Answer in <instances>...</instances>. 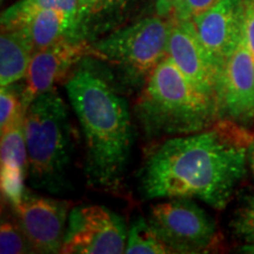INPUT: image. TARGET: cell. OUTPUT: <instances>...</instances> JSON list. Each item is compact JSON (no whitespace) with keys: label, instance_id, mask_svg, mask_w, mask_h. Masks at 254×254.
I'll return each instance as SVG.
<instances>
[{"label":"cell","instance_id":"obj_1","mask_svg":"<svg viewBox=\"0 0 254 254\" xmlns=\"http://www.w3.org/2000/svg\"><path fill=\"white\" fill-rule=\"evenodd\" d=\"M252 136L219 119L202 131L168 138L148 154L139 173L145 199H198L224 209L246 176Z\"/></svg>","mask_w":254,"mask_h":254},{"label":"cell","instance_id":"obj_2","mask_svg":"<svg viewBox=\"0 0 254 254\" xmlns=\"http://www.w3.org/2000/svg\"><path fill=\"white\" fill-rule=\"evenodd\" d=\"M82 59L65 88L81 126L86 145L85 174L95 189L117 190L122 186L133 147L128 104L114 90L109 74Z\"/></svg>","mask_w":254,"mask_h":254},{"label":"cell","instance_id":"obj_3","mask_svg":"<svg viewBox=\"0 0 254 254\" xmlns=\"http://www.w3.org/2000/svg\"><path fill=\"white\" fill-rule=\"evenodd\" d=\"M135 116L148 138L190 134L219 118L217 104L190 85L167 56L139 94Z\"/></svg>","mask_w":254,"mask_h":254},{"label":"cell","instance_id":"obj_4","mask_svg":"<svg viewBox=\"0 0 254 254\" xmlns=\"http://www.w3.org/2000/svg\"><path fill=\"white\" fill-rule=\"evenodd\" d=\"M23 129L30 185L60 194L69 187L73 138L67 106L56 88L38 95L30 104Z\"/></svg>","mask_w":254,"mask_h":254},{"label":"cell","instance_id":"obj_5","mask_svg":"<svg viewBox=\"0 0 254 254\" xmlns=\"http://www.w3.org/2000/svg\"><path fill=\"white\" fill-rule=\"evenodd\" d=\"M171 26L172 19L157 14L119 28L92 44L93 59L109 64L126 86L142 88L167 57Z\"/></svg>","mask_w":254,"mask_h":254},{"label":"cell","instance_id":"obj_6","mask_svg":"<svg viewBox=\"0 0 254 254\" xmlns=\"http://www.w3.org/2000/svg\"><path fill=\"white\" fill-rule=\"evenodd\" d=\"M150 222L172 253H201L218 239L217 225L190 198H171L153 205Z\"/></svg>","mask_w":254,"mask_h":254},{"label":"cell","instance_id":"obj_7","mask_svg":"<svg viewBox=\"0 0 254 254\" xmlns=\"http://www.w3.org/2000/svg\"><path fill=\"white\" fill-rule=\"evenodd\" d=\"M127 228L122 217L100 205H79L72 208L62 253H125Z\"/></svg>","mask_w":254,"mask_h":254},{"label":"cell","instance_id":"obj_8","mask_svg":"<svg viewBox=\"0 0 254 254\" xmlns=\"http://www.w3.org/2000/svg\"><path fill=\"white\" fill-rule=\"evenodd\" d=\"M87 57L94 58L92 44L88 40L74 38H65L34 52L24 78L26 80L23 87L25 111L38 95L53 90L56 84L64 80Z\"/></svg>","mask_w":254,"mask_h":254},{"label":"cell","instance_id":"obj_9","mask_svg":"<svg viewBox=\"0 0 254 254\" xmlns=\"http://www.w3.org/2000/svg\"><path fill=\"white\" fill-rule=\"evenodd\" d=\"M215 101L219 119L239 125L254 120V58L244 36L221 69Z\"/></svg>","mask_w":254,"mask_h":254},{"label":"cell","instance_id":"obj_10","mask_svg":"<svg viewBox=\"0 0 254 254\" xmlns=\"http://www.w3.org/2000/svg\"><path fill=\"white\" fill-rule=\"evenodd\" d=\"M14 211L34 252L62 253L69 215L67 201L25 190Z\"/></svg>","mask_w":254,"mask_h":254},{"label":"cell","instance_id":"obj_11","mask_svg":"<svg viewBox=\"0 0 254 254\" xmlns=\"http://www.w3.org/2000/svg\"><path fill=\"white\" fill-rule=\"evenodd\" d=\"M244 9L245 0H219L192 20L217 71L218 80L227 59L244 36Z\"/></svg>","mask_w":254,"mask_h":254},{"label":"cell","instance_id":"obj_12","mask_svg":"<svg viewBox=\"0 0 254 254\" xmlns=\"http://www.w3.org/2000/svg\"><path fill=\"white\" fill-rule=\"evenodd\" d=\"M167 56L195 90L217 104V71L192 20L177 21L172 19Z\"/></svg>","mask_w":254,"mask_h":254},{"label":"cell","instance_id":"obj_13","mask_svg":"<svg viewBox=\"0 0 254 254\" xmlns=\"http://www.w3.org/2000/svg\"><path fill=\"white\" fill-rule=\"evenodd\" d=\"M23 124L24 120L1 133V147H0L1 192L6 200L13 206V208L17 207L23 199L25 178L28 172L27 150Z\"/></svg>","mask_w":254,"mask_h":254},{"label":"cell","instance_id":"obj_14","mask_svg":"<svg viewBox=\"0 0 254 254\" xmlns=\"http://www.w3.org/2000/svg\"><path fill=\"white\" fill-rule=\"evenodd\" d=\"M77 18L62 9H40L20 27L30 40L34 52L44 50L65 38H75Z\"/></svg>","mask_w":254,"mask_h":254},{"label":"cell","instance_id":"obj_15","mask_svg":"<svg viewBox=\"0 0 254 254\" xmlns=\"http://www.w3.org/2000/svg\"><path fill=\"white\" fill-rule=\"evenodd\" d=\"M34 51L21 28H1L0 36V85H13L26 77Z\"/></svg>","mask_w":254,"mask_h":254},{"label":"cell","instance_id":"obj_16","mask_svg":"<svg viewBox=\"0 0 254 254\" xmlns=\"http://www.w3.org/2000/svg\"><path fill=\"white\" fill-rule=\"evenodd\" d=\"M56 8L78 17V0H20L1 14V28H19L40 9Z\"/></svg>","mask_w":254,"mask_h":254},{"label":"cell","instance_id":"obj_17","mask_svg":"<svg viewBox=\"0 0 254 254\" xmlns=\"http://www.w3.org/2000/svg\"><path fill=\"white\" fill-rule=\"evenodd\" d=\"M124 2L125 0H78L75 38L90 39L93 30L99 28L103 23L101 20L122 8Z\"/></svg>","mask_w":254,"mask_h":254},{"label":"cell","instance_id":"obj_18","mask_svg":"<svg viewBox=\"0 0 254 254\" xmlns=\"http://www.w3.org/2000/svg\"><path fill=\"white\" fill-rule=\"evenodd\" d=\"M126 254H167L172 253L159 237L150 220L136 217L127 231Z\"/></svg>","mask_w":254,"mask_h":254},{"label":"cell","instance_id":"obj_19","mask_svg":"<svg viewBox=\"0 0 254 254\" xmlns=\"http://www.w3.org/2000/svg\"><path fill=\"white\" fill-rule=\"evenodd\" d=\"M25 109L23 104V90L17 91L9 86L1 87L0 91V132L14 126L19 122H23Z\"/></svg>","mask_w":254,"mask_h":254},{"label":"cell","instance_id":"obj_20","mask_svg":"<svg viewBox=\"0 0 254 254\" xmlns=\"http://www.w3.org/2000/svg\"><path fill=\"white\" fill-rule=\"evenodd\" d=\"M34 252L30 240L20 225L9 220H2L0 227V253L23 254Z\"/></svg>","mask_w":254,"mask_h":254},{"label":"cell","instance_id":"obj_21","mask_svg":"<svg viewBox=\"0 0 254 254\" xmlns=\"http://www.w3.org/2000/svg\"><path fill=\"white\" fill-rule=\"evenodd\" d=\"M231 227L239 239L254 244V195L245 196L232 218Z\"/></svg>","mask_w":254,"mask_h":254},{"label":"cell","instance_id":"obj_22","mask_svg":"<svg viewBox=\"0 0 254 254\" xmlns=\"http://www.w3.org/2000/svg\"><path fill=\"white\" fill-rule=\"evenodd\" d=\"M219 0H177L173 6L171 17L173 20H193L214 6Z\"/></svg>","mask_w":254,"mask_h":254},{"label":"cell","instance_id":"obj_23","mask_svg":"<svg viewBox=\"0 0 254 254\" xmlns=\"http://www.w3.org/2000/svg\"><path fill=\"white\" fill-rule=\"evenodd\" d=\"M244 39L254 58V0H245L244 9Z\"/></svg>","mask_w":254,"mask_h":254},{"label":"cell","instance_id":"obj_24","mask_svg":"<svg viewBox=\"0 0 254 254\" xmlns=\"http://www.w3.org/2000/svg\"><path fill=\"white\" fill-rule=\"evenodd\" d=\"M176 1L177 0H154L155 12L160 17L170 18Z\"/></svg>","mask_w":254,"mask_h":254},{"label":"cell","instance_id":"obj_25","mask_svg":"<svg viewBox=\"0 0 254 254\" xmlns=\"http://www.w3.org/2000/svg\"><path fill=\"white\" fill-rule=\"evenodd\" d=\"M247 161H249L250 168L252 171L253 178H254V138L251 141V144L249 146V151H247Z\"/></svg>","mask_w":254,"mask_h":254},{"label":"cell","instance_id":"obj_26","mask_svg":"<svg viewBox=\"0 0 254 254\" xmlns=\"http://www.w3.org/2000/svg\"><path fill=\"white\" fill-rule=\"evenodd\" d=\"M241 250L247 253H254V244H247V245L244 246Z\"/></svg>","mask_w":254,"mask_h":254}]
</instances>
